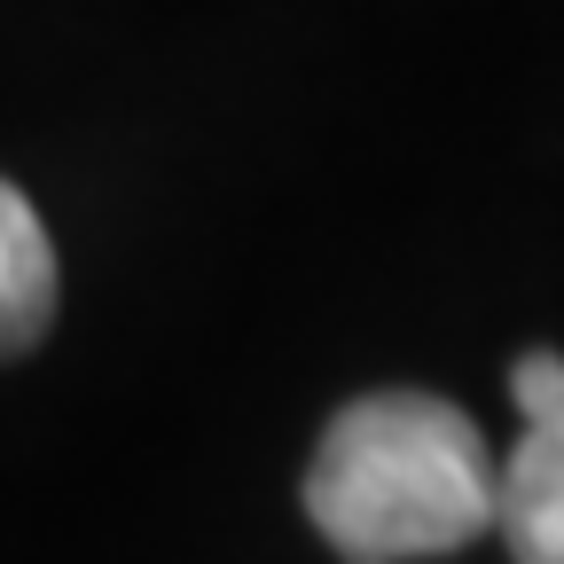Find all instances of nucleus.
<instances>
[{
  "label": "nucleus",
  "mask_w": 564,
  "mask_h": 564,
  "mask_svg": "<svg viewBox=\"0 0 564 564\" xmlns=\"http://www.w3.org/2000/svg\"><path fill=\"white\" fill-rule=\"evenodd\" d=\"M502 455L440 392H361L329 415L306 518L345 564H432L494 533Z\"/></svg>",
  "instance_id": "f257e3e1"
},
{
  "label": "nucleus",
  "mask_w": 564,
  "mask_h": 564,
  "mask_svg": "<svg viewBox=\"0 0 564 564\" xmlns=\"http://www.w3.org/2000/svg\"><path fill=\"white\" fill-rule=\"evenodd\" d=\"M510 400L525 432L494 478V533L510 541V564H564V361L525 352L510 369Z\"/></svg>",
  "instance_id": "f03ea898"
},
{
  "label": "nucleus",
  "mask_w": 564,
  "mask_h": 564,
  "mask_svg": "<svg viewBox=\"0 0 564 564\" xmlns=\"http://www.w3.org/2000/svg\"><path fill=\"white\" fill-rule=\"evenodd\" d=\"M55 322V243L17 181H0V361L32 352Z\"/></svg>",
  "instance_id": "7ed1b4c3"
}]
</instances>
